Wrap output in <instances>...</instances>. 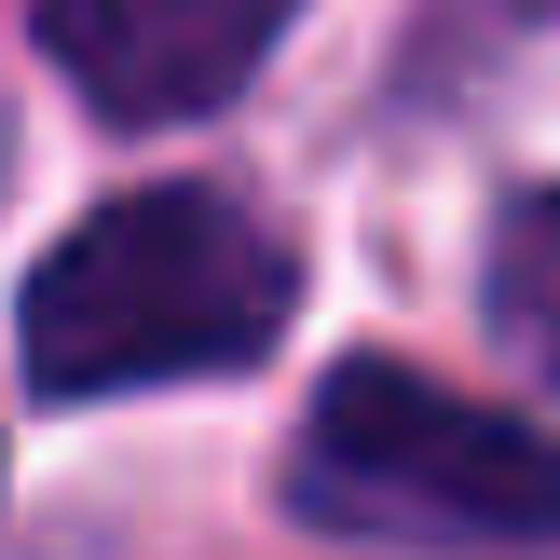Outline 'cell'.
Segmentation results:
<instances>
[{
	"instance_id": "6da1fadb",
	"label": "cell",
	"mask_w": 560,
	"mask_h": 560,
	"mask_svg": "<svg viewBox=\"0 0 560 560\" xmlns=\"http://www.w3.org/2000/svg\"><path fill=\"white\" fill-rule=\"evenodd\" d=\"M273 328H288V233L206 178H164L96 206L27 273L14 355L42 397H137V383L246 370V355H273Z\"/></svg>"
},
{
	"instance_id": "7a4b0ae2",
	"label": "cell",
	"mask_w": 560,
	"mask_h": 560,
	"mask_svg": "<svg viewBox=\"0 0 560 560\" xmlns=\"http://www.w3.org/2000/svg\"><path fill=\"white\" fill-rule=\"evenodd\" d=\"M288 506L342 547H410V560H520L560 547V438L492 397H452L424 370H328L301 410Z\"/></svg>"
},
{
	"instance_id": "3957f363",
	"label": "cell",
	"mask_w": 560,
	"mask_h": 560,
	"mask_svg": "<svg viewBox=\"0 0 560 560\" xmlns=\"http://www.w3.org/2000/svg\"><path fill=\"white\" fill-rule=\"evenodd\" d=\"M301 0H42V55L96 124H191L273 55Z\"/></svg>"
},
{
	"instance_id": "277c9868",
	"label": "cell",
	"mask_w": 560,
	"mask_h": 560,
	"mask_svg": "<svg viewBox=\"0 0 560 560\" xmlns=\"http://www.w3.org/2000/svg\"><path fill=\"white\" fill-rule=\"evenodd\" d=\"M492 328L534 383H560V191L506 206V233H492Z\"/></svg>"
}]
</instances>
